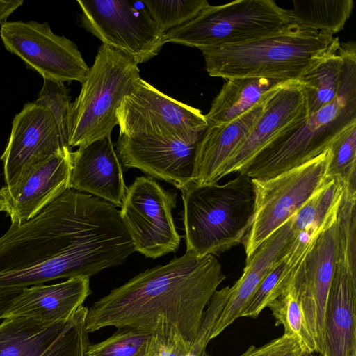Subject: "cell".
<instances>
[{
  "label": "cell",
  "instance_id": "obj_19",
  "mask_svg": "<svg viewBox=\"0 0 356 356\" xmlns=\"http://www.w3.org/2000/svg\"><path fill=\"white\" fill-rule=\"evenodd\" d=\"M72 156L70 188L120 207L126 186L111 136L79 147Z\"/></svg>",
  "mask_w": 356,
  "mask_h": 356
},
{
  "label": "cell",
  "instance_id": "obj_21",
  "mask_svg": "<svg viewBox=\"0 0 356 356\" xmlns=\"http://www.w3.org/2000/svg\"><path fill=\"white\" fill-rule=\"evenodd\" d=\"M90 293V279L85 277L29 286L13 298L2 319L22 317L44 322L65 321L82 306Z\"/></svg>",
  "mask_w": 356,
  "mask_h": 356
},
{
  "label": "cell",
  "instance_id": "obj_11",
  "mask_svg": "<svg viewBox=\"0 0 356 356\" xmlns=\"http://www.w3.org/2000/svg\"><path fill=\"white\" fill-rule=\"evenodd\" d=\"M116 117L120 134L168 136L197 144L208 124L199 109L161 92L140 78L121 102Z\"/></svg>",
  "mask_w": 356,
  "mask_h": 356
},
{
  "label": "cell",
  "instance_id": "obj_24",
  "mask_svg": "<svg viewBox=\"0 0 356 356\" xmlns=\"http://www.w3.org/2000/svg\"><path fill=\"white\" fill-rule=\"evenodd\" d=\"M283 83L259 78L226 79L205 118L209 124L229 122L251 110Z\"/></svg>",
  "mask_w": 356,
  "mask_h": 356
},
{
  "label": "cell",
  "instance_id": "obj_14",
  "mask_svg": "<svg viewBox=\"0 0 356 356\" xmlns=\"http://www.w3.org/2000/svg\"><path fill=\"white\" fill-rule=\"evenodd\" d=\"M65 147H70L63 139L51 111L34 102L26 104L13 119L7 146L0 158L4 185L19 183Z\"/></svg>",
  "mask_w": 356,
  "mask_h": 356
},
{
  "label": "cell",
  "instance_id": "obj_33",
  "mask_svg": "<svg viewBox=\"0 0 356 356\" xmlns=\"http://www.w3.org/2000/svg\"><path fill=\"white\" fill-rule=\"evenodd\" d=\"M88 308L81 306L71 316L68 324L42 356H86L89 344L86 317Z\"/></svg>",
  "mask_w": 356,
  "mask_h": 356
},
{
  "label": "cell",
  "instance_id": "obj_28",
  "mask_svg": "<svg viewBox=\"0 0 356 356\" xmlns=\"http://www.w3.org/2000/svg\"><path fill=\"white\" fill-rule=\"evenodd\" d=\"M156 337L139 329L119 328L106 339L90 344L86 356H151Z\"/></svg>",
  "mask_w": 356,
  "mask_h": 356
},
{
  "label": "cell",
  "instance_id": "obj_3",
  "mask_svg": "<svg viewBox=\"0 0 356 356\" xmlns=\"http://www.w3.org/2000/svg\"><path fill=\"white\" fill-rule=\"evenodd\" d=\"M340 43L329 32L294 22L250 41L200 50L211 76L287 82L299 81L311 67Z\"/></svg>",
  "mask_w": 356,
  "mask_h": 356
},
{
  "label": "cell",
  "instance_id": "obj_25",
  "mask_svg": "<svg viewBox=\"0 0 356 356\" xmlns=\"http://www.w3.org/2000/svg\"><path fill=\"white\" fill-rule=\"evenodd\" d=\"M343 193L342 183L328 178L298 210L292 216L296 245L308 250L318 236L337 220Z\"/></svg>",
  "mask_w": 356,
  "mask_h": 356
},
{
  "label": "cell",
  "instance_id": "obj_8",
  "mask_svg": "<svg viewBox=\"0 0 356 356\" xmlns=\"http://www.w3.org/2000/svg\"><path fill=\"white\" fill-rule=\"evenodd\" d=\"M330 147L314 159L267 179H252L255 193L252 223L243 243L246 259L292 217L327 181Z\"/></svg>",
  "mask_w": 356,
  "mask_h": 356
},
{
  "label": "cell",
  "instance_id": "obj_15",
  "mask_svg": "<svg viewBox=\"0 0 356 356\" xmlns=\"http://www.w3.org/2000/svg\"><path fill=\"white\" fill-rule=\"evenodd\" d=\"M196 146L168 136L119 133L115 151L126 168H137L181 191L193 182Z\"/></svg>",
  "mask_w": 356,
  "mask_h": 356
},
{
  "label": "cell",
  "instance_id": "obj_29",
  "mask_svg": "<svg viewBox=\"0 0 356 356\" xmlns=\"http://www.w3.org/2000/svg\"><path fill=\"white\" fill-rule=\"evenodd\" d=\"M330 149L327 177L340 181L344 190L356 193V122L341 131Z\"/></svg>",
  "mask_w": 356,
  "mask_h": 356
},
{
  "label": "cell",
  "instance_id": "obj_31",
  "mask_svg": "<svg viewBox=\"0 0 356 356\" xmlns=\"http://www.w3.org/2000/svg\"><path fill=\"white\" fill-rule=\"evenodd\" d=\"M289 252L272 268L244 307L241 317L257 318L270 303L284 293L289 275L297 264Z\"/></svg>",
  "mask_w": 356,
  "mask_h": 356
},
{
  "label": "cell",
  "instance_id": "obj_36",
  "mask_svg": "<svg viewBox=\"0 0 356 356\" xmlns=\"http://www.w3.org/2000/svg\"><path fill=\"white\" fill-rule=\"evenodd\" d=\"M302 353L297 339L283 334L261 346H251L239 356H300Z\"/></svg>",
  "mask_w": 356,
  "mask_h": 356
},
{
  "label": "cell",
  "instance_id": "obj_1",
  "mask_svg": "<svg viewBox=\"0 0 356 356\" xmlns=\"http://www.w3.org/2000/svg\"><path fill=\"white\" fill-rule=\"evenodd\" d=\"M134 250L114 205L70 188L0 236V294L58 279H90L122 264Z\"/></svg>",
  "mask_w": 356,
  "mask_h": 356
},
{
  "label": "cell",
  "instance_id": "obj_9",
  "mask_svg": "<svg viewBox=\"0 0 356 356\" xmlns=\"http://www.w3.org/2000/svg\"><path fill=\"white\" fill-rule=\"evenodd\" d=\"M83 26L108 46L136 64L156 56L163 35L142 1L120 0L77 1Z\"/></svg>",
  "mask_w": 356,
  "mask_h": 356
},
{
  "label": "cell",
  "instance_id": "obj_10",
  "mask_svg": "<svg viewBox=\"0 0 356 356\" xmlns=\"http://www.w3.org/2000/svg\"><path fill=\"white\" fill-rule=\"evenodd\" d=\"M176 197L149 176L137 177L126 187L120 214L135 251L154 259L177 250L181 236L172 216Z\"/></svg>",
  "mask_w": 356,
  "mask_h": 356
},
{
  "label": "cell",
  "instance_id": "obj_16",
  "mask_svg": "<svg viewBox=\"0 0 356 356\" xmlns=\"http://www.w3.org/2000/svg\"><path fill=\"white\" fill-rule=\"evenodd\" d=\"M71 147H65L37 166L22 181L0 189V212L11 224H22L70 188Z\"/></svg>",
  "mask_w": 356,
  "mask_h": 356
},
{
  "label": "cell",
  "instance_id": "obj_34",
  "mask_svg": "<svg viewBox=\"0 0 356 356\" xmlns=\"http://www.w3.org/2000/svg\"><path fill=\"white\" fill-rule=\"evenodd\" d=\"M231 291L230 286L216 290L204 310L200 327L192 343L188 356H208L206 348L213 339L212 333L216 323L226 305Z\"/></svg>",
  "mask_w": 356,
  "mask_h": 356
},
{
  "label": "cell",
  "instance_id": "obj_7",
  "mask_svg": "<svg viewBox=\"0 0 356 356\" xmlns=\"http://www.w3.org/2000/svg\"><path fill=\"white\" fill-rule=\"evenodd\" d=\"M291 10L273 0H237L211 6L186 24L163 35V42L217 47L250 41L294 22Z\"/></svg>",
  "mask_w": 356,
  "mask_h": 356
},
{
  "label": "cell",
  "instance_id": "obj_32",
  "mask_svg": "<svg viewBox=\"0 0 356 356\" xmlns=\"http://www.w3.org/2000/svg\"><path fill=\"white\" fill-rule=\"evenodd\" d=\"M143 2L163 33L193 19L209 5L207 0H146Z\"/></svg>",
  "mask_w": 356,
  "mask_h": 356
},
{
  "label": "cell",
  "instance_id": "obj_30",
  "mask_svg": "<svg viewBox=\"0 0 356 356\" xmlns=\"http://www.w3.org/2000/svg\"><path fill=\"white\" fill-rule=\"evenodd\" d=\"M268 307L275 319V325L284 327V334L297 339L303 352H316V344L308 328L302 307L289 291L273 300Z\"/></svg>",
  "mask_w": 356,
  "mask_h": 356
},
{
  "label": "cell",
  "instance_id": "obj_27",
  "mask_svg": "<svg viewBox=\"0 0 356 356\" xmlns=\"http://www.w3.org/2000/svg\"><path fill=\"white\" fill-rule=\"evenodd\" d=\"M296 22L334 35L341 31L354 7L353 0L293 1Z\"/></svg>",
  "mask_w": 356,
  "mask_h": 356
},
{
  "label": "cell",
  "instance_id": "obj_13",
  "mask_svg": "<svg viewBox=\"0 0 356 356\" xmlns=\"http://www.w3.org/2000/svg\"><path fill=\"white\" fill-rule=\"evenodd\" d=\"M337 220L325 229L293 268L287 288L300 304L308 328L323 353L325 313L337 256Z\"/></svg>",
  "mask_w": 356,
  "mask_h": 356
},
{
  "label": "cell",
  "instance_id": "obj_4",
  "mask_svg": "<svg viewBox=\"0 0 356 356\" xmlns=\"http://www.w3.org/2000/svg\"><path fill=\"white\" fill-rule=\"evenodd\" d=\"M339 51L343 65L337 97L282 131L238 173L267 179L300 166L322 154L341 131L356 122V44L341 42Z\"/></svg>",
  "mask_w": 356,
  "mask_h": 356
},
{
  "label": "cell",
  "instance_id": "obj_37",
  "mask_svg": "<svg viewBox=\"0 0 356 356\" xmlns=\"http://www.w3.org/2000/svg\"><path fill=\"white\" fill-rule=\"evenodd\" d=\"M23 3V0H0V24L5 22L8 17Z\"/></svg>",
  "mask_w": 356,
  "mask_h": 356
},
{
  "label": "cell",
  "instance_id": "obj_35",
  "mask_svg": "<svg viewBox=\"0 0 356 356\" xmlns=\"http://www.w3.org/2000/svg\"><path fill=\"white\" fill-rule=\"evenodd\" d=\"M34 102L44 106L51 111L63 139L68 145L66 120L71 102L67 87L63 83L45 79Z\"/></svg>",
  "mask_w": 356,
  "mask_h": 356
},
{
  "label": "cell",
  "instance_id": "obj_38",
  "mask_svg": "<svg viewBox=\"0 0 356 356\" xmlns=\"http://www.w3.org/2000/svg\"><path fill=\"white\" fill-rule=\"evenodd\" d=\"M17 293L0 294V319H2V316L10 305L11 300Z\"/></svg>",
  "mask_w": 356,
  "mask_h": 356
},
{
  "label": "cell",
  "instance_id": "obj_23",
  "mask_svg": "<svg viewBox=\"0 0 356 356\" xmlns=\"http://www.w3.org/2000/svg\"><path fill=\"white\" fill-rule=\"evenodd\" d=\"M70 318L56 322L22 317L3 319L0 356H42L65 329Z\"/></svg>",
  "mask_w": 356,
  "mask_h": 356
},
{
  "label": "cell",
  "instance_id": "obj_17",
  "mask_svg": "<svg viewBox=\"0 0 356 356\" xmlns=\"http://www.w3.org/2000/svg\"><path fill=\"white\" fill-rule=\"evenodd\" d=\"M307 116L305 92L300 82L283 83L269 96L263 113L222 166L218 181L227 175L239 172L275 136Z\"/></svg>",
  "mask_w": 356,
  "mask_h": 356
},
{
  "label": "cell",
  "instance_id": "obj_12",
  "mask_svg": "<svg viewBox=\"0 0 356 356\" xmlns=\"http://www.w3.org/2000/svg\"><path fill=\"white\" fill-rule=\"evenodd\" d=\"M0 37L9 52L44 79L82 83L88 73L89 67L76 45L55 34L47 22H5L1 24Z\"/></svg>",
  "mask_w": 356,
  "mask_h": 356
},
{
  "label": "cell",
  "instance_id": "obj_22",
  "mask_svg": "<svg viewBox=\"0 0 356 356\" xmlns=\"http://www.w3.org/2000/svg\"><path fill=\"white\" fill-rule=\"evenodd\" d=\"M269 96L229 122L207 126L196 146L193 175L194 183H218L222 166L242 143L263 113Z\"/></svg>",
  "mask_w": 356,
  "mask_h": 356
},
{
  "label": "cell",
  "instance_id": "obj_6",
  "mask_svg": "<svg viewBox=\"0 0 356 356\" xmlns=\"http://www.w3.org/2000/svg\"><path fill=\"white\" fill-rule=\"evenodd\" d=\"M139 72L131 58L108 46L99 47L79 95L69 106L66 130L71 148L111 136L118 125L117 110L140 78Z\"/></svg>",
  "mask_w": 356,
  "mask_h": 356
},
{
  "label": "cell",
  "instance_id": "obj_5",
  "mask_svg": "<svg viewBox=\"0 0 356 356\" xmlns=\"http://www.w3.org/2000/svg\"><path fill=\"white\" fill-rule=\"evenodd\" d=\"M181 191L186 252L198 257L220 254L243 243L254 212L250 177L239 173L224 184L193 182Z\"/></svg>",
  "mask_w": 356,
  "mask_h": 356
},
{
  "label": "cell",
  "instance_id": "obj_2",
  "mask_svg": "<svg viewBox=\"0 0 356 356\" xmlns=\"http://www.w3.org/2000/svg\"><path fill=\"white\" fill-rule=\"evenodd\" d=\"M218 259L187 252L134 276L88 309L86 327H132L191 346L204 312L225 279Z\"/></svg>",
  "mask_w": 356,
  "mask_h": 356
},
{
  "label": "cell",
  "instance_id": "obj_20",
  "mask_svg": "<svg viewBox=\"0 0 356 356\" xmlns=\"http://www.w3.org/2000/svg\"><path fill=\"white\" fill-rule=\"evenodd\" d=\"M293 239V218L291 217L245 260L243 273L231 287L227 302L216 323L212 339L241 317L244 307L261 282L276 263L289 252Z\"/></svg>",
  "mask_w": 356,
  "mask_h": 356
},
{
  "label": "cell",
  "instance_id": "obj_18",
  "mask_svg": "<svg viewBox=\"0 0 356 356\" xmlns=\"http://www.w3.org/2000/svg\"><path fill=\"white\" fill-rule=\"evenodd\" d=\"M322 356H356V260L337 252Z\"/></svg>",
  "mask_w": 356,
  "mask_h": 356
},
{
  "label": "cell",
  "instance_id": "obj_39",
  "mask_svg": "<svg viewBox=\"0 0 356 356\" xmlns=\"http://www.w3.org/2000/svg\"><path fill=\"white\" fill-rule=\"evenodd\" d=\"M300 356H316L314 353L303 352Z\"/></svg>",
  "mask_w": 356,
  "mask_h": 356
},
{
  "label": "cell",
  "instance_id": "obj_26",
  "mask_svg": "<svg viewBox=\"0 0 356 356\" xmlns=\"http://www.w3.org/2000/svg\"><path fill=\"white\" fill-rule=\"evenodd\" d=\"M339 46L311 67L299 81L304 90L309 115L332 102L337 96L343 65Z\"/></svg>",
  "mask_w": 356,
  "mask_h": 356
}]
</instances>
